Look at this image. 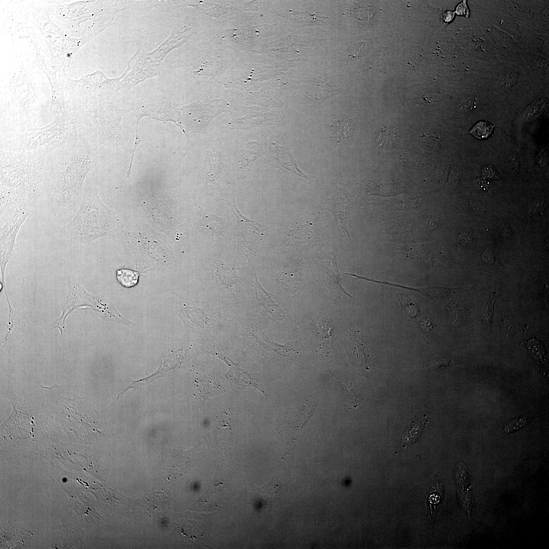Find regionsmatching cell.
<instances>
[{
    "instance_id": "obj_1",
    "label": "cell",
    "mask_w": 549,
    "mask_h": 549,
    "mask_svg": "<svg viewBox=\"0 0 549 549\" xmlns=\"http://www.w3.org/2000/svg\"><path fill=\"white\" fill-rule=\"evenodd\" d=\"M99 143L90 133L60 146L46 155L44 200L57 218L74 216L78 210L85 181L100 159Z\"/></svg>"
},
{
    "instance_id": "obj_2",
    "label": "cell",
    "mask_w": 549,
    "mask_h": 549,
    "mask_svg": "<svg viewBox=\"0 0 549 549\" xmlns=\"http://www.w3.org/2000/svg\"><path fill=\"white\" fill-rule=\"evenodd\" d=\"M0 152L1 217L12 207L29 208L44 199L47 153L44 150Z\"/></svg>"
},
{
    "instance_id": "obj_3",
    "label": "cell",
    "mask_w": 549,
    "mask_h": 549,
    "mask_svg": "<svg viewBox=\"0 0 549 549\" xmlns=\"http://www.w3.org/2000/svg\"><path fill=\"white\" fill-rule=\"evenodd\" d=\"M87 177L80 207L64 228V238L74 245H84L102 237L116 234L123 222L116 212L99 197V190Z\"/></svg>"
},
{
    "instance_id": "obj_4",
    "label": "cell",
    "mask_w": 549,
    "mask_h": 549,
    "mask_svg": "<svg viewBox=\"0 0 549 549\" xmlns=\"http://www.w3.org/2000/svg\"><path fill=\"white\" fill-rule=\"evenodd\" d=\"M167 82L160 76L149 77L133 87L136 89L129 102V108L134 112L137 123L148 116L160 120L178 122L186 136L187 134L179 120V113L166 95Z\"/></svg>"
},
{
    "instance_id": "obj_5",
    "label": "cell",
    "mask_w": 549,
    "mask_h": 549,
    "mask_svg": "<svg viewBox=\"0 0 549 549\" xmlns=\"http://www.w3.org/2000/svg\"><path fill=\"white\" fill-rule=\"evenodd\" d=\"M58 128V118L43 127H27L21 136L2 142L1 150L13 152L44 150L48 154L57 148Z\"/></svg>"
},
{
    "instance_id": "obj_6",
    "label": "cell",
    "mask_w": 549,
    "mask_h": 549,
    "mask_svg": "<svg viewBox=\"0 0 549 549\" xmlns=\"http://www.w3.org/2000/svg\"><path fill=\"white\" fill-rule=\"evenodd\" d=\"M318 401L317 395L313 393L299 403L291 413L287 423L289 448L290 449L294 448L301 431L315 412Z\"/></svg>"
},
{
    "instance_id": "obj_7",
    "label": "cell",
    "mask_w": 549,
    "mask_h": 549,
    "mask_svg": "<svg viewBox=\"0 0 549 549\" xmlns=\"http://www.w3.org/2000/svg\"><path fill=\"white\" fill-rule=\"evenodd\" d=\"M342 198H342L341 196H339L338 193L333 196L329 203V210L334 216L339 229H341L345 235L350 237L348 229V221L350 214V207L347 200Z\"/></svg>"
},
{
    "instance_id": "obj_8",
    "label": "cell",
    "mask_w": 549,
    "mask_h": 549,
    "mask_svg": "<svg viewBox=\"0 0 549 549\" xmlns=\"http://www.w3.org/2000/svg\"><path fill=\"white\" fill-rule=\"evenodd\" d=\"M276 146L278 152L272 148L271 149L273 154H271V155L273 157H276L274 158L282 167L288 170L292 171L302 179L310 180V176L303 173L298 167L296 162L289 148L281 146L279 147L280 148H278L277 146Z\"/></svg>"
},
{
    "instance_id": "obj_9",
    "label": "cell",
    "mask_w": 549,
    "mask_h": 549,
    "mask_svg": "<svg viewBox=\"0 0 549 549\" xmlns=\"http://www.w3.org/2000/svg\"><path fill=\"white\" fill-rule=\"evenodd\" d=\"M356 280H363L366 281L371 282L375 283L384 284L385 285L392 286L396 287H400L408 290L417 291L423 295H428L432 297H441L446 295L447 290L446 288L440 287L438 286H429L424 288H413L410 287H406L405 286H402L401 285L394 284L390 283L387 282H383L379 280H374L367 278L364 276L359 275H356Z\"/></svg>"
},
{
    "instance_id": "obj_10",
    "label": "cell",
    "mask_w": 549,
    "mask_h": 549,
    "mask_svg": "<svg viewBox=\"0 0 549 549\" xmlns=\"http://www.w3.org/2000/svg\"><path fill=\"white\" fill-rule=\"evenodd\" d=\"M396 296L401 307V313L404 317L416 318L420 314L418 304L414 302L407 294L398 293Z\"/></svg>"
},
{
    "instance_id": "obj_11",
    "label": "cell",
    "mask_w": 549,
    "mask_h": 549,
    "mask_svg": "<svg viewBox=\"0 0 549 549\" xmlns=\"http://www.w3.org/2000/svg\"><path fill=\"white\" fill-rule=\"evenodd\" d=\"M216 274L223 285L229 291L231 290L232 285L237 282H240L235 270L224 263L217 264Z\"/></svg>"
},
{
    "instance_id": "obj_12",
    "label": "cell",
    "mask_w": 549,
    "mask_h": 549,
    "mask_svg": "<svg viewBox=\"0 0 549 549\" xmlns=\"http://www.w3.org/2000/svg\"><path fill=\"white\" fill-rule=\"evenodd\" d=\"M396 132L394 128L385 127L379 133L376 140V148L387 151L393 147L395 142Z\"/></svg>"
},
{
    "instance_id": "obj_13",
    "label": "cell",
    "mask_w": 549,
    "mask_h": 549,
    "mask_svg": "<svg viewBox=\"0 0 549 549\" xmlns=\"http://www.w3.org/2000/svg\"><path fill=\"white\" fill-rule=\"evenodd\" d=\"M329 259L330 263V265H329L330 268L327 267V268H326V278L328 283L333 288L337 290L338 289L345 294L352 297V296L345 290L341 285L342 278L340 277L338 272L336 258H334L329 257Z\"/></svg>"
},
{
    "instance_id": "obj_14",
    "label": "cell",
    "mask_w": 549,
    "mask_h": 549,
    "mask_svg": "<svg viewBox=\"0 0 549 549\" xmlns=\"http://www.w3.org/2000/svg\"><path fill=\"white\" fill-rule=\"evenodd\" d=\"M500 332L502 343L504 345L512 338L516 329L515 320L506 312H504L500 320Z\"/></svg>"
},
{
    "instance_id": "obj_15",
    "label": "cell",
    "mask_w": 549,
    "mask_h": 549,
    "mask_svg": "<svg viewBox=\"0 0 549 549\" xmlns=\"http://www.w3.org/2000/svg\"><path fill=\"white\" fill-rule=\"evenodd\" d=\"M498 297V292H495L483 303L481 309V320L487 330H490L493 323L494 304Z\"/></svg>"
},
{
    "instance_id": "obj_16",
    "label": "cell",
    "mask_w": 549,
    "mask_h": 549,
    "mask_svg": "<svg viewBox=\"0 0 549 549\" xmlns=\"http://www.w3.org/2000/svg\"><path fill=\"white\" fill-rule=\"evenodd\" d=\"M140 274L139 271L121 268L116 271V279L121 286L131 288L138 283Z\"/></svg>"
},
{
    "instance_id": "obj_17",
    "label": "cell",
    "mask_w": 549,
    "mask_h": 549,
    "mask_svg": "<svg viewBox=\"0 0 549 549\" xmlns=\"http://www.w3.org/2000/svg\"><path fill=\"white\" fill-rule=\"evenodd\" d=\"M417 323L421 331L423 339L428 344L433 340H436L437 337L434 330L435 325L432 319L429 318H423L418 320Z\"/></svg>"
},
{
    "instance_id": "obj_18",
    "label": "cell",
    "mask_w": 549,
    "mask_h": 549,
    "mask_svg": "<svg viewBox=\"0 0 549 549\" xmlns=\"http://www.w3.org/2000/svg\"><path fill=\"white\" fill-rule=\"evenodd\" d=\"M312 95L317 99H325L329 98L334 93V90L330 84L326 82L320 81L315 83L311 88Z\"/></svg>"
},
{
    "instance_id": "obj_19",
    "label": "cell",
    "mask_w": 549,
    "mask_h": 549,
    "mask_svg": "<svg viewBox=\"0 0 549 549\" xmlns=\"http://www.w3.org/2000/svg\"><path fill=\"white\" fill-rule=\"evenodd\" d=\"M425 418L421 419L417 422H413L411 426L405 432L402 436L403 444H409L413 442L415 437L422 431V429L426 423Z\"/></svg>"
},
{
    "instance_id": "obj_20",
    "label": "cell",
    "mask_w": 549,
    "mask_h": 549,
    "mask_svg": "<svg viewBox=\"0 0 549 549\" xmlns=\"http://www.w3.org/2000/svg\"><path fill=\"white\" fill-rule=\"evenodd\" d=\"M495 125L487 121H481L472 127L469 133L478 139L486 138L490 135Z\"/></svg>"
},
{
    "instance_id": "obj_21",
    "label": "cell",
    "mask_w": 549,
    "mask_h": 549,
    "mask_svg": "<svg viewBox=\"0 0 549 549\" xmlns=\"http://www.w3.org/2000/svg\"><path fill=\"white\" fill-rule=\"evenodd\" d=\"M448 307L451 322L455 325H460L466 316V309L458 302Z\"/></svg>"
},
{
    "instance_id": "obj_22",
    "label": "cell",
    "mask_w": 549,
    "mask_h": 549,
    "mask_svg": "<svg viewBox=\"0 0 549 549\" xmlns=\"http://www.w3.org/2000/svg\"><path fill=\"white\" fill-rule=\"evenodd\" d=\"M529 419L526 416H522L511 420L504 428V431L507 433H512L525 426Z\"/></svg>"
},
{
    "instance_id": "obj_23",
    "label": "cell",
    "mask_w": 549,
    "mask_h": 549,
    "mask_svg": "<svg viewBox=\"0 0 549 549\" xmlns=\"http://www.w3.org/2000/svg\"><path fill=\"white\" fill-rule=\"evenodd\" d=\"M368 48V43L365 42H359L355 44L352 48L350 55L354 58H360L367 52Z\"/></svg>"
},
{
    "instance_id": "obj_24",
    "label": "cell",
    "mask_w": 549,
    "mask_h": 549,
    "mask_svg": "<svg viewBox=\"0 0 549 549\" xmlns=\"http://www.w3.org/2000/svg\"><path fill=\"white\" fill-rule=\"evenodd\" d=\"M455 362L449 357H444L433 363L425 369L429 371H436L455 364Z\"/></svg>"
},
{
    "instance_id": "obj_25",
    "label": "cell",
    "mask_w": 549,
    "mask_h": 549,
    "mask_svg": "<svg viewBox=\"0 0 549 549\" xmlns=\"http://www.w3.org/2000/svg\"><path fill=\"white\" fill-rule=\"evenodd\" d=\"M346 123L347 121L345 120H338L335 121L333 132L334 133V136L338 141L341 139V136H346V134L345 133V132L347 131V125Z\"/></svg>"
},
{
    "instance_id": "obj_26",
    "label": "cell",
    "mask_w": 549,
    "mask_h": 549,
    "mask_svg": "<svg viewBox=\"0 0 549 549\" xmlns=\"http://www.w3.org/2000/svg\"><path fill=\"white\" fill-rule=\"evenodd\" d=\"M482 173L486 178H491L494 177H498L496 170L492 165L485 167L482 170Z\"/></svg>"
},
{
    "instance_id": "obj_27",
    "label": "cell",
    "mask_w": 549,
    "mask_h": 549,
    "mask_svg": "<svg viewBox=\"0 0 549 549\" xmlns=\"http://www.w3.org/2000/svg\"><path fill=\"white\" fill-rule=\"evenodd\" d=\"M456 13L459 15H465L467 17H468L469 11L465 1L458 6L456 9Z\"/></svg>"
},
{
    "instance_id": "obj_28",
    "label": "cell",
    "mask_w": 549,
    "mask_h": 549,
    "mask_svg": "<svg viewBox=\"0 0 549 549\" xmlns=\"http://www.w3.org/2000/svg\"><path fill=\"white\" fill-rule=\"evenodd\" d=\"M476 103L474 99H467L464 101L461 105V110L464 111H468L471 110L473 107V106L475 105Z\"/></svg>"
},
{
    "instance_id": "obj_29",
    "label": "cell",
    "mask_w": 549,
    "mask_h": 549,
    "mask_svg": "<svg viewBox=\"0 0 549 549\" xmlns=\"http://www.w3.org/2000/svg\"><path fill=\"white\" fill-rule=\"evenodd\" d=\"M501 230L503 236L505 238H508L512 235V230L507 224L503 225Z\"/></svg>"
}]
</instances>
